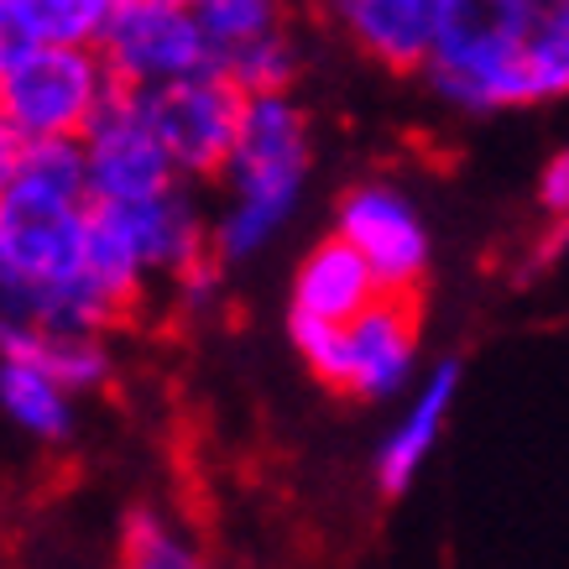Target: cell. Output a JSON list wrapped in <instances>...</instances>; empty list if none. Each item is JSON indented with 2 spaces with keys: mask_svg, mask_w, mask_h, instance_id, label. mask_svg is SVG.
Instances as JSON below:
<instances>
[{
  "mask_svg": "<svg viewBox=\"0 0 569 569\" xmlns=\"http://www.w3.org/2000/svg\"><path fill=\"white\" fill-rule=\"evenodd\" d=\"M313 131L293 94H251L241 141L224 162V209L214 214V257L224 267L261 257L293 220L309 189Z\"/></svg>",
  "mask_w": 569,
  "mask_h": 569,
  "instance_id": "obj_1",
  "label": "cell"
},
{
  "mask_svg": "<svg viewBox=\"0 0 569 569\" xmlns=\"http://www.w3.org/2000/svg\"><path fill=\"white\" fill-rule=\"evenodd\" d=\"M543 0H449L423 79L449 110L491 116L533 104L528 32Z\"/></svg>",
  "mask_w": 569,
  "mask_h": 569,
  "instance_id": "obj_2",
  "label": "cell"
},
{
  "mask_svg": "<svg viewBox=\"0 0 569 569\" xmlns=\"http://www.w3.org/2000/svg\"><path fill=\"white\" fill-rule=\"evenodd\" d=\"M110 89L116 73L104 52L79 42H37L27 58L0 69V104L27 137H84Z\"/></svg>",
  "mask_w": 569,
  "mask_h": 569,
  "instance_id": "obj_3",
  "label": "cell"
},
{
  "mask_svg": "<svg viewBox=\"0 0 569 569\" xmlns=\"http://www.w3.org/2000/svg\"><path fill=\"white\" fill-rule=\"evenodd\" d=\"M246 100H251V94H246L220 63L204 73H189V79H178V84H162V89H147V94H141L162 147L173 152L183 183L224 173V162H230L236 141H241Z\"/></svg>",
  "mask_w": 569,
  "mask_h": 569,
  "instance_id": "obj_4",
  "label": "cell"
},
{
  "mask_svg": "<svg viewBox=\"0 0 569 569\" xmlns=\"http://www.w3.org/2000/svg\"><path fill=\"white\" fill-rule=\"evenodd\" d=\"M100 52L116 73V84L137 89V94L178 84V79L220 63L193 6H168V0H121L110 32L100 37Z\"/></svg>",
  "mask_w": 569,
  "mask_h": 569,
  "instance_id": "obj_5",
  "label": "cell"
},
{
  "mask_svg": "<svg viewBox=\"0 0 569 569\" xmlns=\"http://www.w3.org/2000/svg\"><path fill=\"white\" fill-rule=\"evenodd\" d=\"M84 152L94 204H141V199L183 183L173 152L162 147L137 89H110V100L100 104V116L84 131Z\"/></svg>",
  "mask_w": 569,
  "mask_h": 569,
  "instance_id": "obj_6",
  "label": "cell"
},
{
  "mask_svg": "<svg viewBox=\"0 0 569 569\" xmlns=\"http://www.w3.org/2000/svg\"><path fill=\"white\" fill-rule=\"evenodd\" d=\"M335 230L346 236L377 272L381 293H418L429 277V224L418 204L392 183H356L335 209Z\"/></svg>",
  "mask_w": 569,
  "mask_h": 569,
  "instance_id": "obj_7",
  "label": "cell"
},
{
  "mask_svg": "<svg viewBox=\"0 0 569 569\" xmlns=\"http://www.w3.org/2000/svg\"><path fill=\"white\" fill-rule=\"evenodd\" d=\"M418 366V293H381L346 325V387L350 397H397Z\"/></svg>",
  "mask_w": 569,
  "mask_h": 569,
  "instance_id": "obj_8",
  "label": "cell"
},
{
  "mask_svg": "<svg viewBox=\"0 0 569 569\" xmlns=\"http://www.w3.org/2000/svg\"><path fill=\"white\" fill-rule=\"evenodd\" d=\"M340 32L387 73H423L449 0H329Z\"/></svg>",
  "mask_w": 569,
  "mask_h": 569,
  "instance_id": "obj_9",
  "label": "cell"
},
{
  "mask_svg": "<svg viewBox=\"0 0 569 569\" xmlns=\"http://www.w3.org/2000/svg\"><path fill=\"white\" fill-rule=\"evenodd\" d=\"M0 356L48 366L73 397L104 392L116 377V356H110L100 329H52L11 309H0Z\"/></svg>",
  "mask_w": 569,
  "mask_h": 569,
  "instance_id": "obj_10",
  "label": "cell"
},
{
  "mask_svg": "<svg viewBox=\"0 0 569 569\" xmlns=\"http://www.w3.org/2000/svg\"><path fill=\"white\" fill-rule=\"evenodd\" d=\"M381 298V282L371 272V261L335 230L319 246L303 251L293 267V298L288 313H309V319H329V325H350L361 309H371Z\"/></svg>",
  "mask_w": 569,
  "mask_h": 569,
  "instance_id": "obj_11",
  "label": "cell"
},
{
  "mask_svg": "<svg viewBox=\"0 0 569 569\" xmlns=\"http://www.w3.org/2000/svg\"><path fill=\"white\" fill-rule=\"evenodd\" d=\"M455 392H460V361H439L429 377L418 381V392L408 397L402 418L392 423V433L381 439L377 449V491L381 497H402L413 476L423 470V460L433 455L439 433L449 423V408H455Z\"/></svg>",
  "mask_w": 569,
  "mask_h": 569,
  "instance_id": "obj_12",
  "label": "cell"
},
{
  "mask_svg": "<svg viewBox=\"0 0 569 569\" xmlns=\"http://www.w3.org/2000/svg\"><path fill=\"white\" fill-rule=\"evenodd\" d=\"M116 209H121L126 230H131V241H137L152 277H178L183 267H193L199 257L214 251V220L199 214V204L189 199L183 183L152 193L141 204H116Z\"/></svg>",
  "mask_w": 569,
  "mask_h": 569,
  "instance_id": "obj_13",
  "label": "cell"
},
{
  "mask_svg": "<svg viewBox=\"0 0 569 569\" xmlns=\"http://www.w3.org/2000/svg\"><path fill=\"white\" fill-rule=\"evenodd\" d=\"M147 261H141L131 230H126L121 209L116 204H94L89 199V230H84V272L79 282L89 288V298L110 313V325L126 319V313L141 303V288H147Z\"/></svg>",
  "mask_w": 569,
  "mask_h": 569,
  "instance_id": "obj_14",
  "label": "cell"
},
{
  "mask_svg": "<svg viewBox=\"0 0 569 569\" xmlns=\"http://www.w3.org/2000/svg\"><path fill=\"white\" fill-rule=\"evenodd\" d=\"M0 413L37 445H69L73 439V392L37 361L0 356Z\"/></svg>",
  "mask_w": 569,
  "mask_h": 569,
  "instance_id": "obj_15",
  "label": "cell"
},
{
  "mask_svg": "<svg viewBox=\"0 0 569 569\" xmlns=\"http://www.w3.org/2000/svg\"><path fill=\"white\" fill-rule=\"evenodd\" d=\"M220 69L230 73L246 94H288L293 79L303 73V42L293 37V27H277V32L230 48L220 58Z\"/></svg>",
  "mask_w": 569,
  "mask_h": 569,
  "instance_id": "obj_16",
  "label": "cell"
},
{
  "mask_svg": "<svg viewBox=\"0 0 569 569\" xmlns=\"http://www.w3.org/2000/svg\"><path fill=\"white\" fill-rule=\"evenodd\" d=\"M121 559L131 569H199L204 553L168 512L157 507H137L121 528Z\"/></svg>",
  "mask_w": 569,
  "mask_h": 569,
  "instance_id": "obj_17",
  "label": "cell"
},
{
  "mask_svg": "<svg viewBox=\"0 0 569 569\" xmlns=\"http://www.w3.org/2000/svg\"><path fill=\"white\" fill-rule=\"evenodd\" d=\"M37 189L69 193V199H89V152L84 137H27V157L21 173Z\"/></svg>",
  "mask_w": 569,
  "mask_h": 569,
  "instance_id": "obj_18",
  "label": "cell"
},
{
  "mask_svg": "<svg viewBox=\"0 0 569 569\" xmlns=\"http://www.w3.org/2000/svg\"><path fill=\"white\" fill-rule=\"evenodd\" d=\"M282 11H288V0H193V17L204 21V32L220 58L230 48L251 42V37H267L277 27H288Z\"/></svg>",
  "mask_w": 569,
  "mask_h": 569,
  "instance_id": "obj_19",
  "label": "cell"
},
{
  "mask_svg": "<svg viewBox=\"0 0 569 569\" xmlns=\"http://www.w3.org/2000/svg\"><path fill=\"white\" fill-rule=\"evenodd\" d=\"M21 6L42 42H79V48H100V37L121 11V0H21Z\"/></svg>",
  "mask_w": 569,
  "mask_h": 569,
  "instance_id": "obj_20",
  "label": "cell"
},
{
  "mask_svg": "<svg viewBox=\"0 0 569 569\" xmlns=\"http://www.w3.org/2000/svg\"><path fill=\"white\" fill-rule=\"evenodd\" d=\"M288 340L303 356L313 377L325 387H346V325H329V319H309V313H288Z\"/></svg>",
  "mask_w": 569,
  "mask_h": 569,
  "instance_id": "obj_21",
  "label": "cell"
},
{
  "mask_svg": "<svg viewBox=\"0 0 569 569\" xmlns=\"http://www.w3.org/2000/svg\"><path fill=\"white\" fill-rule=\"evenodd\" d=\"M173 282V303L189 319H204V313L220 309V298H224V261L209 251V257H199L193 267H183L178 277H168Z\"/></svg>",
  "mask_w": 569,
  "mask_h": 569,
  "instance_id": "obj_22",
  "label": "cell"
},
{
  "mask_svg": "<svg viewBox=\"0 0 569 569\" xmlns=\"http://www.w3.org/2000/svg\"><path fill=\"white\" fill-rule=\"evenodd\" d=\"M37 42H42V37H37L27 6H21V0H0V69H11L17 58H27Z\"/></svg>",
  "mask_w": 569,
  "mask_h": 569,
  "instance_id": "obj_23",
  "label": "cell"
},
{
  "mask_svg": "<svg viewBox=\"0 0 569 569\" xmlns=\"http://www.w3.org/2000/svg\"><path fill=\"white\" fill-rule=\"evenodd\" d=\"M538 204H543L549 220H569V147L543 162V173H538Z\"/></svg>",
  "mask_w": 569,
  "mask_h": 569,
  "instance_id": "obj_24",
  "label": "cell"
},
{
  "mask_svg": "<svg viewBox=\"0 0 569 569\" xmlns=\"http://www.w3.org/2000/svg\"><path fill=\"white\" fill-rule=\"evenodd\" d=\"M21 157H27V131L17 126V116L0 104V193L17 183L21 173Z\"/></svg>",
  "mask_w": 569,
  "mask_h": 569,
  "instance_id": "obj_25",
  "label": "cell"
},
{
  "mask_svg": "<svg viewBox=\"0 0 569 569\" xmlns=\"http://www.w3.org/2000/svg\"><path fill=\"white\" fill-rule=\"evenodd\" d=\"M17 293V272H11V261H6V246H0V303Z\"/></svg>",
  "mask_w": 569,
  "mask_h": 569,
  "instance_id": "obj_26",
  "label": "cell"
},
{
  "mask_svg": "<svg viewBox=\"0 0 569 569\" xmlns=\"http://www.w3.org/2000/svg\"><path fill=\"white\" fill-rule=\"evenodd\" d=\"M288 6H329V0H288Z\"/></svg>",
  "mask_w": 569,
  "mask_h": 569,
  "instance_id": "obj_27",
  "label": "cell"
},
{
  "mask_svg": "<svg viewBox=\"0 0 569 569\" xmlns=\"http://www.w3.org/2000/svg\"><path fill=\"white\" fill-rule=\"evenodd\" d=\"M168 6H193V0H168Z\"/></svg>",
  "mask_w": 569,
  "mask_h": 569,
  "instance_id": "obj_28",
  "label": "cell"
}]
</instances>
